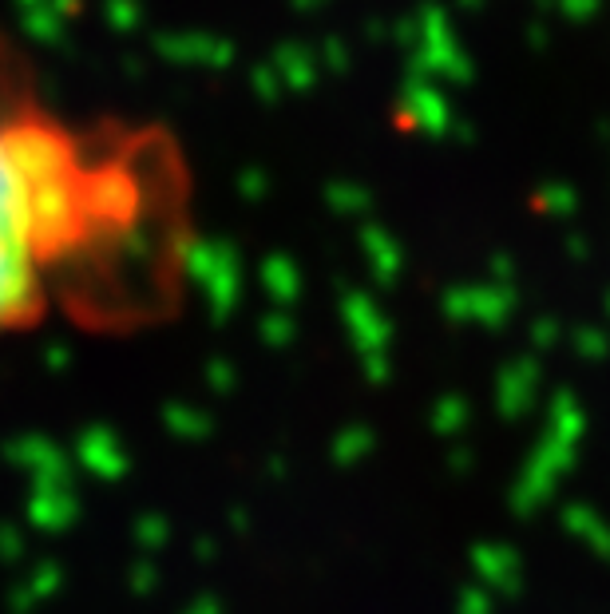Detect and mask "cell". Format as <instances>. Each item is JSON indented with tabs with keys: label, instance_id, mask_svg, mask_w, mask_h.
<instances>
[{
	"label": "cell",
	"instance_id": "6da1fadb",
	"mask_svg": "<svg viewBox=\"0 0 610 614\" xmlns=\"http://www.w3.org/2000/svg\"><path fill=\"white\" fill-rule=\"evenodd\" d=\"M191 210V163L163 123L68 115L0 28V341L48 321H163L187 282Z\"/></svg>",
	"mask_w": 610,
	"mask_h": 614
}]
</instances>
